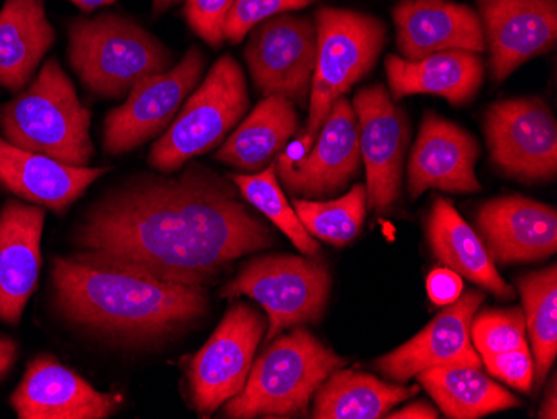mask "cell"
<instances>
[{
    "mask_svg": "<svg viewBox=\"0 0 557 419\" xmlns=\"http://www.w3.org/2000/svg\"><path fill=\"white\" fill-rule=\"evenodd\" d=\"M52 289L55 308L71 323L131 343L174 334L205 316L209 305L206 287L81 255L54 259Z\"/></svg>",
    "mask_w": 557,
    "mask_h": 419,
    "instance_id": "cell-2",
    "label": "cell"
},
{
    "mask_svg": "<svg viewBox=\"0 0 557 419\" xmlns=\"http://www.w3.org/2000/svg\"><path fill=\"white\" fill-rule=\"evenodd\" d=\"M556 402H557V391H556V383H554L553 387H550L549 398H546V402H544L543 408H541L540 418H544V419L557 418Z\"/></svg>",
    "mask_w": 557,
    "mask_h": 419,
    "instance_id": "cell-39",
    "label": "cell"
},
{
    "mask_svg": "<svg viewBox=\"0 0 557 419\" xmlns=\"http://www.w3.org/2000/svg\"><path fill=\"white\" fill-rule=\"evenodd\" d=\"M17 358V344L9 337L0 336V380L8 374Z\"/></svg>",
    "mask_w": 557,
    "mask_h": 419,
    "instance_id": "cell-38",
    "label": "cell"
},
{
    "mask_svg": "<svg viewBox=\"0 0 557 419\" xmlns=\"http://www.w3.org/2000/svg\"><path fill=\"white\" fill-rule=\"evenodd\" d=\"M315 0H234L224 24V39L239 44L265 19L297 11L314 4Z\"/></svg>",
    "mask_w": 557,
    "mask_h": 419,
    "instance_id": "cell-33",
    "label": "cell"
},
{
    "mask_svg": "<svg viewBox=\"0 0 557 419\" xmlns=\"http://www.w3.org/2000/svg\"><path fill=\"white\" fill-rule=\"evenodd\" d=\"M293 208L311 236L333 246H344L356 239L364 226L368 189L356 184L349 193L329 202L294 199Z\"/></svg>",
    "mask_w": 557,
    "mask_h": 419,
    "instance_id": "cell-30",
    "label": "cell"
},
{
    "mask_svg": "<svg viewBox=\"0 0 557 419\" xmlns=\"http://www.w3.org/2000/svg\"><path fill=\"white\" fill-rule=\"evenodd\" d=\"M358 118L346 97L329 111L308 155L296 161L277 156L275 172L294 196H331L347 186L359 171Z\"/></svg>",
    "mask_w": 557,
    "mask_h": 419,
    "instance_id": "cell-14",
    "label": "cell"
},
{
    "mask_svg": "<svg viewBox=\"0 0 557 419\" xmlns=\"http://www.w3.org/2000/svg\"><path fill=\"white\" fill-rule=\"evenodd\" d=\"M90 112L58 59H49L29 89L0 106V133L12 146L86 168L94 156Z\"/></svg>",
    "mask_w": 557,
    "mask_h": 419,
    "instance_id": "cell-3",
    "label": "cell"
},
{
    "mask_svg": "<svg viewBox=\"0 0 557 419\" xmlns=\"http://www.w3.org/2000/svg\"><path fill=\"white\" fill-rule=\"evenodd\" d=\"M483 365H486L493 377L499 378L516 390L528 393L533 386L534 361L529 348L490 356L483 359Z\"/></svg>",
    "mask_w": 557,
    "mask_h": 419,
    "instance_id": "cell-35",
    "label": "cell"
},
{
    "mask_svg": "<svg viewBox=\"0 0 557 419\" xmlns=\"http://www.w3.org/2000/svg\"><path fill=\"white\" fill-rule=\"evenodd\" d=\"M234 0H186L187 22L190 29L211 47L224 42V24Z\"/></svg>",
    "mask_w": 557,
    "mask_h": 419,
    "instance_id": "cell-34",
    "label": "cell"
},
{
    "mask_svg": "<svg viewBox=\"0 0 557 419\" xmlns=\"http://www.w3.org/2000/svg\"><path fill=\"white\" fill-rule=\"evenodd\" d=\"M359 149L368 177V205L374 211L393 208L400 193L403 165L409 143L406 114L394 106L384 86L364 87L354 97Z\"/></svg>",
    "mask_w": 557,
    "mask_h": 419,
    "instance_id": "cell-13",
    "label": "cell"
},
{
    "mask_svg": "<svg viewBox=\"0 0 557 419\" xmlns=\"http://www.w3.org/2000/svg\"><path fill=\"white\" fill-rule=\"evenodd\" d=\"M478 8L496 83L556 46L557 0H478Z\"/></svg>",
    "mask_w": 557,
    "mask_h": 419,
    "instance_id": "cell-16",
    "label": "cell"
},
{
    "mask_svg": "<svg viewBox=\"0 0 557 419\" xmlns=\"http://www.w3.org/2000/svg\"><path fill=\"white\" fill-rule=\"evenodd\" d=\"M46 212L8 201L0 211V321L18 324L39 283Z\"/></svg>",
    "mask_w": 557,
    "mask_h": 419,
    "instance_id": "cell-21",
    "label": "cell"
},
{
    "mask_svg": "<svg viewBox=\"0 0 557 419\" xmlns=\"http://www.w3.org/2000/svg\"><path fill=\"white\" fill-rule=\"evenodd\" d=\"M108 168H77L47 156L24 151L0 136V186L37 206L62 212Z\"/></svg>",
    "mask_w": 557,
    "mask_h": 419,
    "instance_id": "cell-22",
    "label": "cell"
},
{
    "mask_svg": "<svg viewBox=\"0 0 557 419\" xmlns=\"http://www.w3.org/2000/svg\"><path fill=\"white\" fill-rule=\"evenodd\" d=\"M478 156V143L468 131L428 112L409 158L408 186L412 199L428 189L479 193L481 183L474 172Z\"/></svg>",
    "mask_w": 557,
    "mask_h": 419,
    "instance_id": "cell-18",
    "label": "cell"
},
{
    "mask_svg": "<svg viewBox=\"0 0 557 419\" xmlns=\"http://www.w3.org/2000/svg\"><path fill=\"white\" fill-rule=\"evenodd\" d=\"M418 393V387L394 386L375 377L336 369L314 393L312 418L379 419Z\"/></svg>",
    "mask_w": 557,
    "mask_h": 419,
    "instance_id": "cell-28",
    "label": "cell"
},
{
    "mask_svg": "<svg viewBox=\"0 0 557 419\" xmlns=\"http://www.w3.org/2000/svg\"><path fill=\"white\" fill-rule=\"evenodd\" d=\"M428 293L436 305H450L462 294L461 276L447 268L434 269L428 278Z\"/></svg>",
    "mask_w": 557,
    "mask_h": 419,
    "instance_id": "cell-36",
    "label": "cell"
},
{
    "mask_svg": "<svg viewBox=\"0 0 557 419\" xmlns=\"http://www.w3.org/2000/svg\"><path fill=\"white\" fill-rule=\"evenodd\" d=\"M55 40L44 0H5L0 11V86L18 93Z\"/></svg>",
    "mask_w": 557,
    "mask_h": 419,
    "instance_id": "cell-25",
    "label": "cell"
},
{
    "mask_svg": "<svg viewBox=\"0 0 557 419\" xmlns=\"http://www.w3.org/2000/svg\"><path fill=\"white\" fill-rule=\"evenodd\" d=\"M494 164L524 181L554 180L557 174V124L549 106L537 97L509 99L484 115Z\"/></svg>",
    "mask_w": 557,
    "mask_h": 419,
    "instance_id": "cell-11",
    "label": "cell"
},
{
    "mask_svg": "<svg viewBox=\"0 0 557 419\" xmlns=\"http://www.w3.org/2000/svg\"><path fill=\"white\" fill-rule=\"evenodd\" d=\"M471 340L481 358L528 348L521 308L486 309L472 318Z\"/></svg>",
    "mask_w": 557,
    "mask_h": 419,
    "instance_id": "cell-32",
    "label": "cell"
},
{
    "mask_svg": "<svg viewBox=\"0 0 557 419\" xmlns=\"http://www.w3.org/2000/svg\"><path fill=\"white\" fill-rule=\"evenodd\" d=\"M71 2H74V4L83 9V11L90 12L94 11V9L102 8V5L112 4L115 0H71Z\"/></svg>",
    "mask_w": 557,
    "mask_h": 419,
    "instance_id": "cell-40",
    "label": "cell"
},
{
    "mask_svg": "<svg viewBox=\"0 0 557 419\" xmlns=\"http://www.w3.org/2000/svg\"><path fill=\"white\" fill-rule=\"evenodd\" d=\"M81 256L206 287L225 266L271 248L274 234L215 172L134 181L102 197L75 231Z\"/></svg>",
    "mask_w": 557,
    "mask_h": 419,
    "instance_id": "cell-1",
    "label": "cell"
},
{
    "mask_svg": "<svg viewBox=\"0 0 557 419\" xmlns=\"http://www.w3.org/2000/svg\"><path fill=\"white\" fill-rule=\"evenodd\" d=\"M386 74L391 96L403 97L429 94L461 106L471 101L483 86V59L475 52L443 51L421 61H406L399 56H387Z\"/></svg>",
    "mask_w": 557,
    "mask_h": 419,
    "instance_id": "cell-23",
    "label": "cell"
},
{
    "mask_svg": "<svg viewBox=\"0 0 557 419\" xmlns=\"http://www.w3.org/2000/svg\"><path fill=\"white\" fill-rule=\"evenodd\" d=\"M387 418L391 419H436L440 418L436 409L428 405L425 402H416L399 411L387 412Z\"/></svg>",
    "mask_w": 557,
    "mask_h": 419,
    "instance_id": "cell-37",
    "label": "cell"
},
{
    "mask_svg": "<svg viewBox=\"0 0 557 419\" xmlns=\"http://www.w3.org/2000/svg\"><path fill=\"white\" fill-rule=\"evenodd\" d=\"M231 180L236 184L244 199L262 212L277 230L283 231L304 256L314 258L319 255L321 251L319 244L300 223L296 211L287 202L283 189L278 186L274 162L255 176L234 174Z\"/></svg>",
    "mask_w": 557,
    "mask_h": 419,
    "instance_id": "cell-31",
    "label": "cell"
},
{
    "mask_svg": "<svg viewBox=\"0 0 557 419\" xmlns=\"http://www.w3.org/2000/svg\"><path fill=\"white\" fill-rule=\"evenodd\" d=\"M331 274L322 262L302 256L274 255L252 259L222 287L221 296H249L269 316L268 341L289 328L318 323L331 293Z\"/></svg>",
    "mask_w": 557,
    "mask_h": 419,
    "instance_id": "cell-8",
    "label": "cell"
},
{
    "mask_svg": "<svg viewBox=\"0 0 557 419\" xmlns=\"http://www.w3.org/2000/svg\"><path fill=\"white\" fill-rule=\"evenodd\" d=\"M524 303L525 331L534 353V380H546L557 355V269L556 264L518 280Z\"/></svg>",
    "mask_w": 557,
    "mask_h": 419,
    "instance_id": "cell-29",
    "label": "cell"
},
{
    "mask_svg": "<svg viewBox=\"0 0 557 419\" xmlns=\"http://www.w3.org/2000/svg\"><path fill=\"white\" fill-rule=\"evenodd\" d=\"M180 0H154V12L161 14V12L168 11L172 4H177Z\"/></svg>",
    "mask_w": 557,
    "mask_h": 419,
    "instance_id": "cell-41",
    "label": "cell"
},
{
    "mask_svg": "<svg viewBox=\"0 0 557 419\" xmlns=\"http://www.w3.org/2000/svg\"><path fill=\"white\" fill-rule=\"evenodd\" d=\"M306 328L278 334L252 362L246 386L227 402L225 418H297L329 374L346 366Z\"/></svg>",
    "mask_w": 557,
    "mask_h": 419,
    "instance_id": "cell-4",
    "label": "cell"
},
{
    "mask_svg": "<svg viewBox=\"0 0 557 419\" xmlns=\"http://www.w3.org/2000/svg\"><path fill=\"white\" fill-rule=\"evenodd\" d=\"M69 62L90 93L122 99L140 81L168 71L171 54L136 22L104 14L72 22Z\"/></svg>",
    "mask_w": 557,
    "mask_h": 419,
    "instance_id": "cell-6",
    "label": "cell"
},
{
    "mask_svg": "<svg viewBox=\"0 0 557 419\" xmlns=\"http://www.w3.org/2000/svg\"><path fill=\"white\" fill-rule=\"evenodd\" d=\"M122 396L90 386L54 356H37L25 369L11 405L21 419H104L114 415Z\"/></svg>",
    "mask_w": 557,
    "mask_h": 419,
    "instance_id": "cell-17",
    "label": "cell"
},
{
    "mask_svg": "<svg viewBox=\"0 0 557 419\" xmlns=\"http://www.w3.org/2000/svg\"><path fill=\"white\" fill-rule=\"evenodd\" d=\"M416 378H419V383L447 418H483L491 412L521 405L515 394L494 383L481 368L466 365L436 366L424 369Z\"/></svg>",
    "mask_w": 557,
    "mask_h": 419,
    "instance_id": "cell-27",
    "label": "cell"
},
{
    "mask_svg": "<svg viewBox=\"0 0 557 419\" xmlns=\"http://www.w3.org/2000/svg\"><path fill=\"white\" fill-rule=\"evenodd\" d=\"M484 303L481 291H468L446 308L408 343L374 362L375 369L391 380L409 381L424 369L466 365L481 368L483 358L471 340V323Z\"/></svg>",
    "mask_w": 557,
    "mask_h": 419,
    "instance_id": "cell-15",
    "label": "cell"
},
{
    "mask_svg": "<svg viewBox=\"0 0 557 419\" xmlns=\"http://www.w3.org/2000/svg\"><path fill=\"white\" fill-rule=\"evenodd\" d=\"M397 47L406 61L443 51H486L483 22L469 5L446 0H403L394 8Z\"/></svg>",
    "mask_w": 557,
    "mask_h": 419,
    "instance_id": "cell-19",
    "label": "cell"
},
{
    "mask_svg": "<svg viewBox=\"0 0 557 419\" xmlns=\"http://www.w3.org/2000/svg\"><path fill=\"white\" fill-rule=\"evenodd\" d=\"M246 61L264 96H284L308 104L318 56V33L311 19L290 12L265 19L250 30Z\"/></svg>",
    "mask_w": 557,
    "mask_h": 419,
    "instance_id": "cell-10",
    "label": "cell"
},
{
    "mask_svg": "<svg viewBox=\"0 0 557 419\" xmlns=\"http://www.w3.org/2000/svg\"><path fill=\"white\" fill-rule=\"evenodd\" d=\"M265 328L264 316L246 303L225 312L211 340L190 359V399L197 411L214 412L244 390Z\"/></svg>",
    "mask_w": 557,
    "mask_h": 419,
    "instance_id": "cell-9",
    "label": "cell"
},
{
    "mask_svg": "<svg viewBox=\"0 0 557 419\" xmlns=\"http://www.w3.org/2000/svg\"><path fill=\"white\" fill-rule=\"evenodd\" d=\"M318 56L309 94V121L284 155H308L334 102L368 76L386 42V26L377 17L346 9L322 8L315 14Z\"/></svg>",
    "mask_w": 557,
    "mask_h": 419,
    "instance_id": "cell-5",
    "label": "cell"
},
{
    "mask_svg": "<svg viewBox=\"0 0 557 419\" xmlns=\"http://www.w3.org/2000/svg\"><path fill=\"white\" fill-rule=\"evenodd\" d=\"M247 109L243 69L233 56H222L152 146L149 164L161 172L180 171L190 159L215 149Z\"/></svg>",
    "mask_w": 557,
    "mask_h": 419,
    "instance_id": "cell-7",
    "label": "cell"
},
{
    "mask_svg": "<svg viewBox=\"0 0 557 419\" xmlns=\"http://www.w3.org/2000/svg\"><path fill=\"white\" fill-rule=\"evenodd\" d=\"M428 239L437 261L500 299L515 298V289L497 273L486 246L447 199H437L428 219Z\"/></svg>",
    "mask_w": 557,
    "mask_h": 419,
    "instance_id": "cell-24",
    "label": "cell"
},
{
    "mask_svg": "<svg viewBox=\"0 0 557 419\" xmlns=\"http://www.w3.org/2000/svg\"><path fill=\"white\" fill-rule=\"evenodd\" d=\"M296 106L284 96H265L249 118L215 152L222 164L240 171H261L277 158L297 131Z\"/></svg>",
    "mask_w": 557,
    "mask_h": 419,
    "instance_id": "cell-26",
    "label": "cell"
},
{
    "mask_svg": "<svg viewBox=\"0 0 557 419\" xmlns=\"http://www.w3.org/2000/svg\"><path fill=\"white\" fill-rule=\"evenodd\" d=\"M205 67V54L193 47L175 67L136 84L124 104L106 118L104 151L125 155L168 130L184 99L196 89Z\"/></svg>",
    "mask_w": 557,
    "mask_h": 419,
    "instance_id": "cell-12",
    "label": "cell"
},
{
    "mask_svg": "<svg viewBox=\"0 0 557 419\" xmlns=\"http://www.w3.org/2000/svg\"><path fill=\"white\" fill-rule=\"evenodd\" d=\"M487 252L499 264L541 261L556 255L557 212L528 197H497L478 212Z\"/></svg>",
    "mask_w": 557,
    "mask_h": 419,
    "instance_id": "cell-20",
    "label": "cell"
}]
</instances>
